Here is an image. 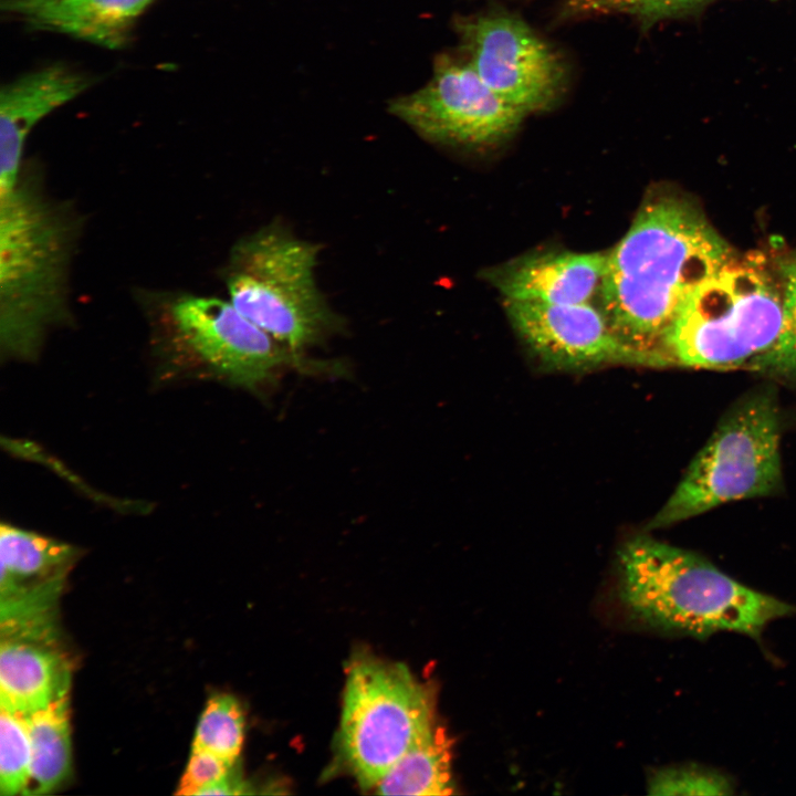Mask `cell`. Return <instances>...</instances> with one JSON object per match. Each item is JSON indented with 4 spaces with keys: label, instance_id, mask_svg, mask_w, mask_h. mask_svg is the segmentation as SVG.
<instances>
[{
    "label": "cell",
    "instance_id": "obj_1",
    "mask_svg": "<svg viewBox=\"0 0 796 796\" xmlns=\"http://www.w3.org/2000/svg\"><path fill=\"white\" fill-rule=\"evenodd\" d=\"M735 256L690 198L656 191L608 251L600 308L624 342L660 367L657 348L684 302Z\"/></svg>",
    "mask_w": 796,
    "mask_h": 796
},
{
    "label": "cell",
    "instance_id": "obj_2",
    "mask_svg": "<svg viewBox=\"0 0 796 796\" xmlns=\"http://www.w3.org/2000/svg\"><path fill=\"white\" fill-rule=\"evenodd\" d=\"M618 594L629 614L656 630L704 639L734 631L760 639L796 606L750 588L698 554L647 535L617 556Z\"/></svg>",
    "mask_w": 796,
    "mask_h": 796
},
{
    "label": "cell",
    "instance_id": "obj_3",
    "mask_svg": "<svg viewBox=\"0 0 796 796\" xmlns=\"http://www.w3.org/2000/svg\"><path fill=\"white\" fill-rule=\"evenodd\" d=\"M783 331L777 268L739 258L702 282L657 348L660 367L767 373Z\"/></svg>",
    "mask_w": 796,
    "mask_h": 796
},
{
    "label": "cell",
    "instance_id": "obj_4",
    "mask_svg": "<svg viewBox=\"0 0 796 796\" xmlns=\"http://www.w3.org/2000/svg\"><path fill=\"white\" fill-rule=\"evenodd\" d=\"M72 224L19 178L0 195V345L10 358H34L66 313Z\"/></svg>",
    "mask_w": 796,
    "mask_h": 796
},
{
    "label": "cell",
    "instance_id": "obj_5",
    "mask_svg": "<svg viewBox=\"0 0 796 796\" xmlns=\"http://www.w3.org/2000/svg\"><path fill=\"white\" fill-rule=\"evenodd\" d=\"M320 250L273 222L238 242L226 273L237 310L296 352L341 327L315 280Z\"/></svg>",
    "mask_w": 796,
    "mask_h": 796
},
{
    "label": "cell",
    "instance_id": "obj_6",
    "mask_svg": "<svg viewBox=\"0 0 796 796\" xmlns=\"http://www.w3.org/2000/svg\"><path fill=\"white\" fill-rule=\"evenodd\" d=\"M776 392L750 391L721 418L649 528L667 527L722 504L775 494L782 486Z\"/></svg>",
    "mask_w": 796,
    "mask_h": 796
},
{
    "label": "cell",
    "instance_id": "obj_7",
    "mask_svg": "<svg viewBox=\"0 0 796 796\" xmlns=\"http://www.w3.org/2000/svg\"><path fill=\"white\" fill-rule=\"evenodd\" d=\"M433 727L432 700L406 666L370 656L352 662L338 746L362 788L375 787Z\"/></svg>",
    "mask_w": 796,
    "mask_h": 796
},
{
    "label": "cell",
    "instance_id": "obj_8",
    "mask_svg": "<svg viewBox=\"0 0 796 796\" xmlns=\"http://www.w3.org/2000/svg\"><path fill=\"white\" fill-rule=\"evenodd\" d=\"M174 338L214 374L231 384L260 391L284 367L318 369L260 328L231 302L182 295L165 311Z\"/></svg>",
    "mask_w": 796,
    "mask_h": 796
},
{
    "label": "cell",
    "instance_id": "obj_9",
    "mask_svg": "<svg viewBox=\"0 0 796 796\" xmlns=\"http://www.w3.org/2000/svg\"><path fill=\"white\" fill-rule=\"evenodd\" d=\"M389 112L427 140L488 147L512 136L526 117L495 94L467 57H437L428 83L392 100Z\"/></svg>",
    "mask_w": 796,
    "mask_h": 796
},
{
    "label": "cell",
    "instance_id": "obj_10",
    "mask_svg": "<svg viewBox=\"0 0 796 796\" xmlns=\"http://www.w3.org/2000/svg\"><path fill=\"white\" fill-rule=\"evenodd\" d=\"M455 29L479 76L525 116L547 111L561 98L565 62L519 17L489 12L459 19Z\"/></svg>",
    "mask_w": 796,
    "mask_h": 796
},
{
    "label": "cell",
    "instance_id": "obj_11",
    "mask_svg": "<svg viewBox=\"0 0 796 796\" xmlns=\"http://www.w3.org/2000/svg\"><path fill=\"white\" fill-rule=\"evenodd\" d=\"M527 349L546 368L586 371L610 365L653 367L645 352L624 342L601 308L588 303L504 301Z\"/></svg>",
    "mask_w": 796,
    "mask_h": 796
},
{
    "label": "cell",
    "instance_id": "obj_12",
    "mask_svg": "<svg viewBox=\"0 0 796 796\" xmlns=\"http://www.w3.org/2000/svg\"><path fill=\"white\" fill-rule=\"evenodd\" d=\"M93 78L65 63L23 73L0 93V195L20 178L28 135L45 116L84 93Z\"/></svg>",
    "mask_w": 796,
    "mask_h": 796
},
{
    "label": "cell",
    "instance_id": "obj_13",
    "mask_svg": "<svg viewBox=\"0 0 796 796\" xmlns=\"http://www.w3.org/2000/svg\"><path fill=\"white\" fill-rule=\"evenodd\" d=\"M608 252L551 251L514 259L486 273L504 301L588 303L599 294Z\"/></svg>",
    "mask_w": 796,
    "mask_h": 796
},
{
    "label": "cell",
    "instance_id": "obj_14",
    "mask_svg": "<svg viewBox=\"0 0 796 796\" xmlns=\"http://www.w3.org/2000/svg\"><path fill=\"white\" fill-rule=\"evenodd\" d=\"M156 0H0L1 12L33 31L109 50L125 48L139 17Z\"/></svg>",
    "mask_w": 796,
    "mask_h": 796
},
{
    "label": "cell",
    "instance_id": "obj_15",
    "mask_svg": "<svg viewBox=\"0 0 796 796\" xmlns=\"http://www.w3.org/2000/svg\"><path fill=\"white\" fill-rule=\"evenodd\" d=\"M70 669L53 642L1 638L0 708L21 716L69 693Z\"/></svg>",
    "mask_w": 796,
    "mask_h": 796
},
{
    "label": "cell",
    "instance_id": "obj_16",
    "mask_svg": "<svg viewBox=\"0 0 796 796\" xmlns=\"http://www.w3.org/2000/svg\"><path fill=\"white\" fill-rule=\"evenodd\" d=\"M78 549L62 541L11 524L0 528L1 597L64 584Z\"/></svg>",
    "mask_w": 796,
    "mask_h": 796
},
{
    "label": "cell",
    "instance_id": "obj_17",
    "mask_svg": "<svg viewBox=\"0 0 796 796\" xmlns=\"http://www.w3.org/2000/svg\"><path fill=\"white\" fill-rule=\"evenodd\" d=\"M23 718L31 744L30 778L23 794H46L71 772L69 693Z\"/></svg>",
    "mask_w": 796,
    "mask_h": 796
},
{
    "label": "cell",
    "instance_id": "obj_18",
    "mask_svg": "<svg viewBox=\"0 0 796 796\" xmlns=\"http://www.w3.org/2000/svg\"><path fill=\"white\" fill-rule=\"evenodd\" d=\"M381 795H449L453 793L450 742L442 729L422 736L375 786Z\"/></svg>",
    "mask_w": 796,
    "mask_h": 796
},
{
    "label": "cell",
    "instance_id": "obj_19",
    "mask_svg": "<svg viewBox=\"0 0 796 796\" xmlns=\"http://www.w3.org/2000/svg\"><path fill=\"white\" fill-rule=\"evenodd\" d=\"M243 737L244 716L238 700L230 694H218L206 704L196 729L192 747L235 763Z\"/></svg>",
    "mask_w": 796,
    "mask_h": 796
},
{
    "label": "cell",
    "instance_id": "obj_20",
    "mask_svg": "<svg viewBox=\"0 0 796 796\" xmlns=\"http://www.w3.org/2000/svg\"><path fill=\"white\" fill-rule=\"evenodd\" d=\"M31 767V744L23 716L0 708V792L23 794Z\"/></svg>",
    "mask_w": 796,
    "mask_h": 796
},
{
    "label": "cell",
    "instance_id": "obj_21",
    "mask_svg": "<svg viewBox=\"0 0 796 796\" xmlns=\"http://www.w3.org/2000/svg\"><path fill=\"white\" fill-rule=\"evenodd\" d=\"M710 0H562L568 17L622 14L645 23L694 9Z\"/></svg>",
    "mask_w": 796,
    "mask_h": 796
},
{
    "label": "cell",
    "instance_id": "obj_22",
    "mask_svg": "<svg viewBox=\"0 0 796 796\" xmlns=\"http://www.w3.org/2000/svg\"><path fill=\"white\" fill-rule=\"evenodd\" d=\"M651 795H731L733 783L723 773L687 764L657 769L648 779Z\"/></svg>",
    "mask_w": 796,
    "mask_h": 796
},
{
    "label": "cell",
    "instance_id": "obj_23",
    "mask_svg": "<svg viewBox=\"0 0 796 796\" xmlns=\"http://www.w3.org/2000/svg\"><path fill=\"white\" fill-rule=\"evenodd\" d=\"M783 292V331L767 374L796 376V250L778 260Z\"/></svg>",
    "mask_w": 796,
    "mask_h": 796
},
{
    "label": "cell",
    "instance_id": "obj_24",
    "mask_svg": "<svg viewBox=\"0 0 796 796\" xmlns=\"http://www.w3.org/2000/svg\"><path fill=\"white\" fill-rule=\"evenodd\" d=\"M234 764L208 751L192 747L176 794L198 795L203 787L231 773Z\"/></svg>",
    "mask_w": 796,
    "mask_h": 796
}]
</instances>
